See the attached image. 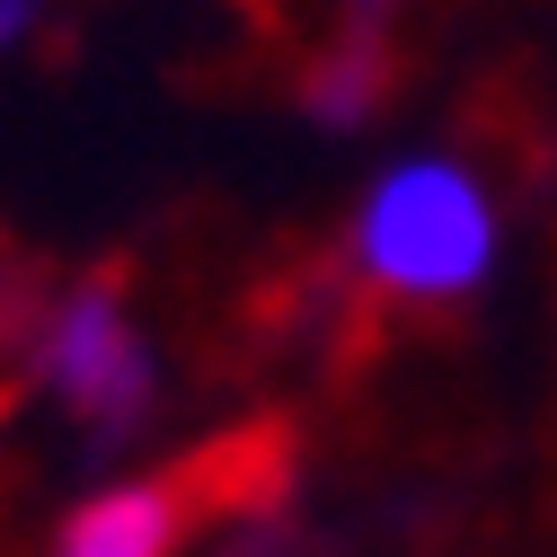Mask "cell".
Here are the masks:
<instances>
[{
	"label": "cell",
	"mask_w": 557,
	"mask_h": 557,
	"mask_svg": "<svg viewBox=\"0 0 557 557\" xmlns=\"http://www.w3.org/2000/svg\"><path fill=\"white\" fill-rule=\"evenodd\" d=\"M355 248H363L372 284L416 293V301H451L496 265V213L451 160H407L372 186Z\"/></svg>",
	"instance_id": "cell-1"
},
{
	"label": "cell",
	"mask_w": 557,
	"mask_h": 557,
	"mask_svg": "<svg viewBox=\"0 0 557 557\" xmlns=\"http://www.w3.org/2000/svg\"><path fill=\"white\" fill-rule=\"evenodd\" d=\"M45 381L62 389V407H81L89 425H107V434L151 407V355H143V336H133V319H124V301L107 284H89V293H72L53 310Z\"/></svg>",
	"instance_id": "cell-2"
},
{
	"label": "cell",
	"mask_w": 557,
	"mask_h": 557,
	"mask_svg": "<svg viewBox=\"0 0 557 557\" xmlns=\"http://www.w3.org/2000/svg\"><path fill=\"white\" fill-rule=\"evenodd\" d=\"M186 478H143V486H115V496H89L72 522H62L53 557H177L186 540Z\"/></svg>",
	"instance_id": "cell-3"
},
{
	"label": "cell",
	"mask_w": 557,
	"mask_h": 557,
	"mask_svg": "<svg viewBox=\"0 0 557 557\" xmlns=\"http://www.w3.org/2000/svg\"><path fill=\"white\" fill-rule=\"evenodd\" d=\"M18 27H27V0H0V45H10Z\"/></svg>",
	"instance_id": "cell-4"
}]
</instances>
